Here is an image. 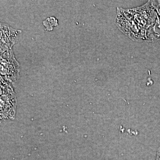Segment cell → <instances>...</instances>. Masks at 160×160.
<instances>
[{"mask_svg":"<svg viewBox=\"0 0 160 160\" xmlns=\"http://www.w3.org/2000/svg\"><path fill=\"white\" fill-rule=\"evenodd\" d=\"M126 26L128 32L139 42H147L158 15L151 1L140 7L126 9Z\"/></svg>","mask_w":160,"mask_h":160,"instance_id":"cell-1","label":"cell"},{"mask_svg":"<svg viewBox=\"0 0 160 160\" xmlns=\"http://www.w3.org/2000/svg\"><path fill=\"white\" fill-rule=\"evenodd\" d=\"M148 42H160V19L158 17L157 20L152 27L149 32Z\"/></svg>","mask_w":160,"mask_h":160,"instance_id":"cell-2","label":"cell"},{"mask_svg":"<svg viewBox=\"0 0 160 160\" xmlns=\"http://www.w3.org/2000/svg\"><path fill=\"white\" fill-rule=\"evenodd\" d=\"M151 2L156 12L158 18L160 19V1H151Z\"/></svg>","mask_w":160,"mask_h":160,"instance_id":"cell-3","label":"cell"}]
</instances>
